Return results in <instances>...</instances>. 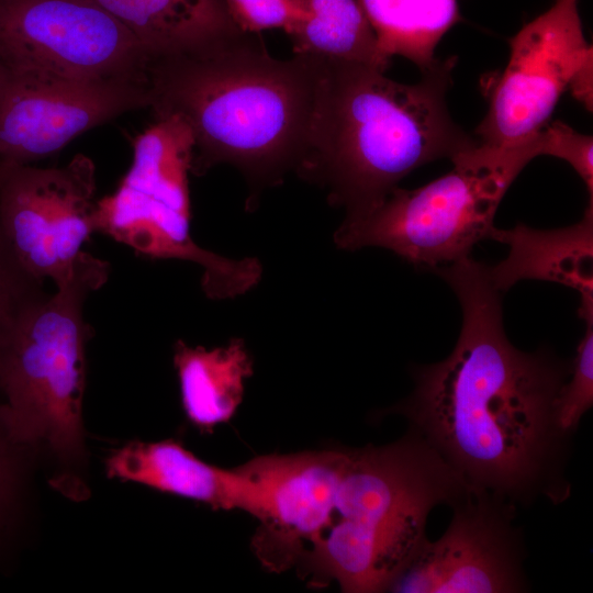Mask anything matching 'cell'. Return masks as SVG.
<instances>
[{"instance_id":"2e32d148","label":"cell","mask_w":593,"mask_h":593,"mask_svg":"<svg viewBox=\"0 0 593 593\" xmlns=\"http://www.w3.org/2000/svg\"><path fill=\"white\" fill-rule=\"evenodd\" d=\"M174 365L183 412L192 425L205 433L235 415L244 398L245 381L254 373L253 359L238 338L213 349L178 340Z\"/></svg>"},{"instance_id":"ac0fdd59","label":"cell","mask_w":593,"mask_h":593,"mask_svg":"<svg viewBox=\"0 0 593 593\" xmlns=\"http://www.w3.org/2000/svg\"><path fill=\"white\" fill-rule=\"evenodd\" d=\"M305 14L288 34L294 55L360 63L385 70L390 60L358 0H304Z\"/></svg>"},{"instance_id":"3957f363","label":"cell","mask_w":593,"mask_h":593,"mask_svg":"<svg viewBox=\"0 0 593 593\" xmlns=\"http://www.w3.org/2000/svg\"><path fill=\"white\" fill-rule=\"evenodd\" d=\"M324 60L312 148L298 174L326 188L346 217L380 204L416 168L479 144L449 113L456 57L438 59L416 83L371 65Z\"/></svg>"},{"instance_id":"d6986e66","label":"cell","mask_w":593,"mask_h":593,"mask_svg":"<svg viewBox=\"0 0 593 593\" xmlns=\"http://www.w3.org/2000/svg\"><path fill=\"white\" fill-rule=\"evenodd\" d=\"M593 405V322L585 323L569 377L562 384L556 402V422L559 429L572 437L582 416Z\"/></svg>"},{"instance_id":"7a4b0ae2","label":"cell","mask_w":593,"mask_h":593,"mask_svg":"<svg viewBox=\"0 0 593 593\" xmlns=\"http://www.w3.org/2000/svg\"><path fill=\"white\" fill-rule=\"evenodd\" d=\"M324 74L322 58L278 59L258 33L239 32L153 59L148 107L187 124L193 174L230 164L253 186H271L310 155Z\"/></svg>"},{"instance_id":"8992f818","label":"cell","mask_w":593,"mask_h":593,"mask_svg":"<svg viewBox=\"0 0 593 593\" xmlns=\"http://www.w3.org/2000/svg\"><path fill=\"white\" fill-rule=\"evenodd\" d=\"M511 147L482 144L451 159L452 169L416 189L396 187L370 211L345 217L337 247L389 249L405 261L435 270L469 257L490 238L496 210L512 182L539 154V139Z\"/></svg>"},{"instance_id":"cb8c5ba5","label":"cell","mask_w":593,"mask_h":593,"mask_svg":"<svg viewBox=\"0 0 593 593\" xmlns=\"http://www.w3.org/2000/svg\"><path fill=\"white\" fill-rule=\"evenodd\" d=\"M592 79L593 59L582 66L568 88L572 96L589 111H592L593 108Z\"/></svg>"},{"instance_id":"4fadbf2b","label":"cell","mask_w":593,"mask_h":593,"mask_svg":"<svg viewBox=\"0 0 593 593\" xmlns=\"http://www.w3.org/2000/svg\"><path fill=\"white\" fill-rule=\"evenodd\" d=\"M110 478L138 483L163 493L203 503L213 510H239L254 516L248 479L237 469L205 462L180 441H131L105 462Z\"/></svg>"},{"instance_id":"8fae6325","label":"cell","mask_w":593,"mask_h":593,"mask_svg":"<svg viewBox=\"0 0 593 593\" xmlns=\"http://www.w3.org/2000/svg\"><path fill=\"white\" fill-rule=\"evenodd\" d=\"M436 541L426 539L391 584L401 593H517L528 590L524 537L514 505L469 492L451 505Z\"/></svg>"},{"instance_id":"d4e9b609","label":"cell","mask_w":593,"mask_h":593,"mask_svg":"<svg viewBox=\"0 0 593 593\" xmlns=\"http://www.w3.org/2000/svg\"><path fill=\"white\" fill-rule=\"evenodd\" d=\"M9 74H10V71L0 61V89L5 83V81H7L8 77H9Z\"/></svg>"},{"instance_id":"7402d4cb","label":"cell","mask_w":593,"mask_h":593,"mask_svg":"<svg viewBox=\"0 0 593 593\" xmlns=\"http://www.w3.org/2000/svg\"><path fill=\"white\" fill-rule=\"evenodd\" d=\"M540 156H552L568 163L583 180L593 200V138L577 132L561 121L549 122L539 132Z\"/></svg>"},{"instance_id":"9c48e42d","label":"cell","mask_w":593,"mask_h":593,"mask_svg":"<svg viewBox=\"0 0 593 593\" xmlns=\"http://www.w3.org/2000/svg\"><path fill=\"white\" fill-rule=\"evenodd\" d=\"M96 190L94 163L82 154L61 167L0 163V226L35 280L71 273L94 233Z\"/></svg>"},{"instance_id":"44dd1931","label":"cell","mask_w":593,"mask_h":593,"mask_svg":"<svg viewBox=\"0 0 593 593\" xmlns=\"http://www.w3.org/2000/svg\"><path fill=\"white\" fill-rule=\"evenodd\" d=\"M224 1L236 25L248 33L281 29L290 34L305 14L304 0Z\"/></svg>"},{"instance_id":"52a82bcc","label":"cell","mask_w":593,"mask_h":593,"mask_svg":"<svg viewBox=\"0 0 593 593\" xmlns=\"http://www.w3.org/2000/svg\"><path fill=\"white\" fill-rule=\"evenodd\" d=\"M132 146V165L119 187L97 200L94 232L149 258L199 265L202 290L211 299L235 298L255 287L262 273L259 260L225 258L191 236L193 138L187 124L175 115L156 119Z\"/></svg>"},{"instance_id":"5b68a950","label":"cell","mask_w":593,"mask_h":593,"mask_svg":"<svg viewBox=\"0 0 593 593\" xmlns=\"http://www.w3.org/2000/svg\"><path fill=\"white\" fill-rule=\"evenodd\" d=\"M109 262L83 251L55 293L32 302L0 347V421L24 448L46 444L63 461L83 451L87 298L109 279Z\"/></svg>"},{"instance_id":"7c38bea8","label":"cell","mask_w":593,"mask_h":593,"mask_svg":"<svg viewBox=\"0 0 593 593\" xmlns=\"http://www.w3.org/2000/svg\"><path fill=\"white\" fill-rule=\"evenodd\" d=\"M149 105L147 83L11 72L0 89V163L30 164L125 112Z\"/></svg>"},{"instance_id":"6da1fadb","label":"cell","mask_w":593,"mask_h":593,"mask_svg":"<svg viewBox=\"0 0 593 593\" xmlns=\"http://www.w3.org/2000/svg\"><path fill=\"white\" fill-rule=\"evenodd\" d=\"M434 271L460 302L461 331L447 358L414 369L413 393L390 412L472 492L515 507L540 496L562 503L571 492L564 467L572 437L557 425L556 402L571 363L511 344L486 265L467 257Z\"/></svg>"},{"instance_id":"ba28073f","label":"cell","mask_w":593,"mask_h":593,"mask_svg":"<svg viewBox=\"0 0 593 593\" xmlns=\"http://www.w3.org/2000/svg\"><path fill=\"white\" fill-rule=\"evenodd\" d=\"M0 61L11 72L147 83L152 58L92 0H0Z\"/></svg>"},{"instance_id":"30bf717a","label":"cell","mask_w":593,"mask_h":593,"mask_svg":"<svg viewBox=\"0 0 593 593\" xmlns=\"http://www.w3.org/2000/svg\"><path fill=\"white\" fill-rule=\"evenodd\" d=\"M508 44V61L474 131L479 143L491 147L516 146L538 134L574 76L593 59L579 0H552Z\"/></svg>"},{"instance_id":"603a6c76","label":"cell","mask_w":593,"mask_h":593,"mask_svg":"<svg viewBox=\"0 0 593 593\" xmlns=\"http://www.w3.org/2000/svg\"><path fill=\"white\" fill-rule=\"evenodd\" d=\"M0 421V547L16 523L23 488V452Z\"/></svg>"},{"instance_id":"e0dca14e","label":"cell","mask_w":593,"mask_h":593,"mask_svg":"<svg viewBox=\"0 0 593 593\" xmlns=\"http://www.w3.org/2000/svg\"><path fill=\"white\" fill-rule=\"evenodd\" d=\"M383 57L402 56L422 72L439 58L435 49L461 20L458 0H358Z\"/></svg>"},{"instance_id":"9a60e30c","label":"cell","mask_w":593,"mask_h":593,"mask_svg":"<svg viewBox=\"0 0 593 593\" xmlns=\"http://www.w3.org/2000/svg\"><path fill=\"white\" fill-rule=\"evenodd\" d=\"M142 45L152 60L242 31L224 0H92Z\"/></svg>"},{"instance_id":"277c9868","label":"cell","mask_w":593,"mask_h":593,"mask_svg":"<svg viewBox=\"0 0 593 593\" xmlns=\"http://www.w3.org/2000/svg\"><path fill=\"white\" fill-rule=\"evenodd\" d=\"M470 489L415 432L345 448L325 524L295 569L314 586L389 592L422 544L430 511Z\"/></svg>"},{"instance_id":"5bb4252c","label":"cell","mask_w":593,"mask_h":593,"mask_svg":"<svg viewBox=\"0 0 593 593\" xmlns=\"http://www.w3.org/2000/svg\"><path fill=\"white\" fill-rule=\"evenodd\" d=\"M490 238L508 246L507 257L489 267L499 291L526 279L564 284L580 295L579 316L593 322V200L571 226L544 231L518 223L508 230L494 227Z\"/></svg>"},{"instance_id":"ffe728a7","label":"cell","mask_w":593,"mask_h":593,"mask_svg":"<svg viewBox=\"0 0 593 593\" xmlns=\"http://www.w3.org/2000/svg\"><path fill=\"white\" fill-rule=\"evenodd\" d=\"M42 283L21 266L0 226V347L22 312L45 294Z\"/></svg>"}]
</instances>
